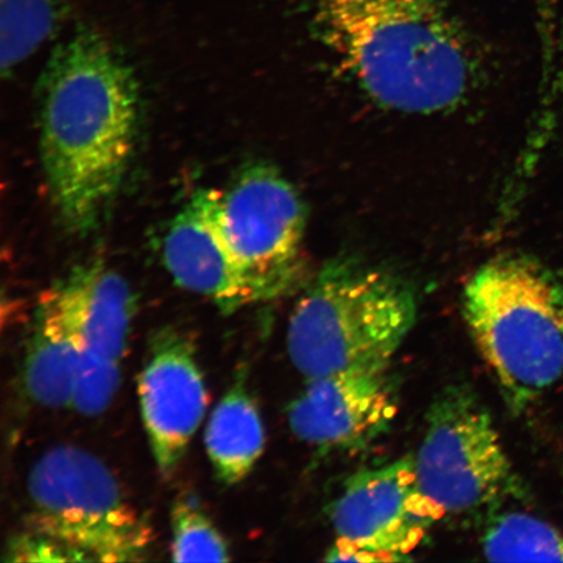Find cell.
Here are the masks:
<instances>
[{"instance_id":"cell-15","label":"cell","mask_w":563,"mask_h":563,"mask_svg":"<svg viewBox=\"0 0 563 563\" xmlns=\"http://www.w3.org/2000/svg\"><path fill=\"white\" fill-rule=\"evenodd\" d=\"M482 545L492 562H563V532L525 512L493 518Z\"/></svg>"},{"instance_id":"cell-1","label":"cell","mask_w":563,"mask_h":563,"mask_svg":"<svg viewBox=\"0 0 563 563\" xmlns=\"http://www.w3.org/2000/svg\"><path fill=\"white\" fill-rule=\"evenodd\" d=\"M41 95L48 194L63 228L86 236L121 191L135 152V74L103 33L81 26L56 47Z\"/></svg>"},{"instance_id":"cell-7","label":"cell","mask_w":563,"mask_h":563,"mask_svg":"<svg viewBox=\"0 0 563 563\" xmlns=\"http://www.w3.org/2000/svg\"><path fill=\"white\" fill-rule=\"evenodd\" d=\"M220 227L232 256L269 299L290 290L301 267L306 210L272 167L252 166L222 191Z\"/></svg>"},{"instance_id":"cell-2","label":"cell","mask_w":563,"mask_h":563,"mask_svg":"<svg viewBox=\"0 0 563 563\" xmlns=\"http://www.w3.org/2000/svg\"><path fill=\"white\" fill-rule=\"evenodd\" d=\"M322 44L387 109L434 114L474 89L477 56L448 0H309Z\"/></svg>"},{"instance_id":"cell-4","label":"cell","mask_w":563,"mask_h":563,"mask_svg":"<svg viewBox=\"0 0 563 563\" xmlns=\"http://www.w3.org/2000/svg\"><path fill=\"white\" fill-rule=\"evenodd\" d=\"M417 316L405 282L375 267L334 262L294 309L288 355L307 379L390 365Z\"/></svg>"},{"instance_id":"cell-9","label":"cell","mask_w":563,"mask_h":563,"mask_svg":"<svg viewBox=\"0 0 563 563\" xmlns=\"http://www.w3.org/2000/svg\"><path fill=\"white\" fill-rule=\"evenodd\" d=\"M390 365L351 369L307 379L288 408L298 439L321 453L358 452L382 438L397 417Z\"/></svg>"},{"instance_id":"cell-10","label":"cell","mask_w":563,"mask_h":563,"mask_svg":"<svg viewBox=\"0 0 563 563\" xmlns=\"http://www.w3.org/2000/svg\"><path fill=\"white\" fill-rule=\"evenodd\" d=\"M139 398L158 471L170 477L208 407L207 386L187 335L165 328L153 336L139 378Z\"/></svg>"},{"instance_id":"cell-3","label":"cell","mask_w":563,"mask_h":563,"mask_svg":"<svg viewBox=\"0 0 563 563\" xmlns=\"http://www.w3.org/2000/svg\"><path fill=\"white\" fill-rule=\"evenodd\" d=\"M463 316L514 413L563 377V288L543 266L490 260L464 287Z\"/></svg>"},{"instance_id":"cell-13","label":"cell","mask_w":563,"mask_h":563,"mask_svg":"<svg viewBox=\"0 0 563 563\" xmlns=\"http://www.w3.org/2000/svg\"><path fill=\"white\" fill-rule=\"evenodd\" d=\"M82 356L80 302L70 273L42 294L24 361V386L35 404H73Z\"/></svg>"},{"instance_id":"cell-18","label":"cell","mask_w":563,"mask_h":563,"mask_svg":"<svg viewBox=\"0 0 563 563\" xmlns=\"http://www.w3.org/2000/svg\"><path fill=\"white\" fill-rule=\"evenodd\" d=\"M9 553V561H82L79 554L35 532L13 541Z\"/></svg>"},{"instance_id":"cell-11","label":"cell","mask_w":563,"mask_h":563,"mask_svg":"<svg viewBox=\"0 0 563 563\" xmlns=\"http://www.w3.org/2000/svg\"><path fill=\"white\" fill-rule=\"evenodd\" d=\"M221 196L218 189H199L191 196L168 227L162 256L176 284L203 295L230 314L269 297L224 242Z\"/></svg>"},{"instance_id":"cell-14","label":"cell","mask_w":563,"mask_h":563,"mask_svg":"<svg viewBox=\"0 0 563 563\" xmlns=\"http://www.w3.org/2000/svg\"><path fill=\"white\" fill-rule=\"evenodd\" d=\"M206 445L218 481L227 485L242 482L262 456L263 420L241 379L211 412Z\"/></svg>"},{"instance_id":"cell-8","label":"cell","mask_w":563,"mask_h":563,"mask_svg":"<svg viewBox=\"0 0 563 563\" xmlns=\"http://www.w3.org/2000/svg\"><path fill=\"white\" fill-rule=\"evenodd\" d=\"M329 517L338 544L378 561L406 560L428 528L443 518L422 496L411 455L350 476Z\"/></svg>"},{"instance_id":"cell-16","label":"cell","mask_w":563,"mask_h":563,"mask_svg":"<svg viewBox=\"0 0 563 563\" xmlns=\"http://www.w3.org/2000/svg\"><path fill=\"white\" fill-rule=\"evenodd\" d=\"M62 19V0H2L0 63L3 75L12 73L51 40Z\"/></svg>"},{"instance_id":"cell-5","label":"cell","mask_w":563,"mask_h":563,"mask_svg":"<svg viewBox=\"0 0 563 563\" xmlns=\"http://www.w3.org/2000/svg\"><path fill=\"white\" fill-rule=\"evenodd\" d=\"M33 532L79 554L82 561L136 562L153 540L146 520L125 501L121 485L95 455L59 446L27 476Z\"/></svg>"},{"instance_id":"cell-12","label":"cell","mask_w":563,"mask_h":563,"mask_svg":"<svg viewBox=\"0 0 563 563\" xmlns=\"http://www.w3.org/2000/svg\"><path fill=\"white\" fill-rule=\"evenodd\" d=\"M80 302L82 356L73 406L86 417L102 413L121 384L135 299L125 279L103 263L70 272Z\"/></svg>"},{"instance_id":"cell-6","label":"cell","mask_w":563,"mask_h":563,"mask_svg":"<svg viewBox=\"0 0 563 563\" xmlns=\"http://www.w3.org/2000/svg\"><path fill=\"white\" fill-rule=\"evenodd\" d=\"M413 464L422 496L442 517L478 516L522 490L488 408L464 384L434 398Z\"/></svg>"},{"instance_id":"cell-17","label":"cell","mask_w":563,"mask_h":563,"mask_svg":"<svg viewBox=\"0 0 563 563\" xmlns=\"http://www.w3.org/2000/svg\"><path fill=\"white\" fill-rule=\"evenodd\" d=\"M175 562H227L229 548L207 514L191 499H179L172 511Z\"/></svg>"}]
</instances>
